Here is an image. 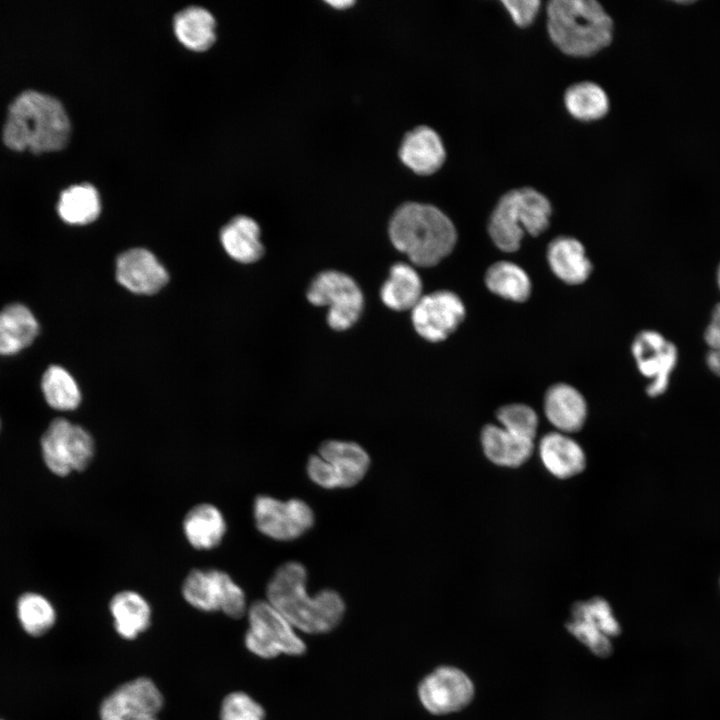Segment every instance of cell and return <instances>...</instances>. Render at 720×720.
Returning <instances> with one entry per match:
<instances>
[{
    "label": "cell",
    "mask_w": 720,
    "mask_h": 720,
    "mask_svg": "<svg viewBox=\"0 0 720 720\" xmlns=\"http://www.w3.org/2000/svg\"><path fill=\"white\" fill-rule=\"evenodd\" d=\"M307 571L296 561L280 565L266 586L267 601L294 627L309 634L328 633L343 619L345 604L334 590L310 597Z\"/></svg>",
    "instance_id": "6da1fadb"
},
{
    "label": "cell",
    "mask_w": 720,
    "mask_h": 720,
    "mask_svg": "<svg viewBox=\"0 0 720 720\" xmlns=\"http://www.w3.org/2000/svg\"><path fill=\"white\" fill-rule=\"evenodd\" d=\"M69 117L59 100L34 90L18 95L10 104L3 127L5 145L33 153L62 149L70 136Z\"/></svg>",
    "instance_id": "7a4b0ae2"
},
{
    "label": "cell",
    "mask_w": 720,
    "mask_h": 720,
    "mask_svg": "<svg viewBox=\"0 0 720 720\" xmlns=\"http://www.w3.org/2000/svg\"><path fill=\"white\" fill-rule=\"evenodd\" d=\"M393 245L412 263L431 267L453 250L457 233L440 209L430 204L405 203L393 214L389 224Z\"/></svg>",
    "instance_id": "3957f363"
},
{
    "label": "cell",
    "mask_w": 720,
    "mask_h": 720,
    "mask_svg": "<svg viewBox=\"0 0 720 720\" xmlns=\"http://www.w3.org/2000/svg\"><path fill=\"white\" fill-rule=\"evenodd\" d=\"M546 12L549 37L568 56H592L612 41L613 21L597 1L553 0Z\"/></svg>",
    "instance_id": "277c9868"
},
{
    "label": "cell",
    "mask_w": 720,
    "mask_h": 720,
    "mask_svg": "<svg viewBox=\"0 0 720 720\" xmlns=\"http://www.w3.org/2000/svg\"><path fill=\"white\" fill-rule=\"evenodd\" d=\"M551 213L549 200L539 191L530 187L513 189L496 204L488 232L500 250L514 252L526 233L538 236L548 228Z\"/></svg>",
    "instance_id": "5b68a950"
},
{
    "label": "cell",
    "mask_w": 720,
    "mask_h": 720,
    "mask_svg": "<svg viewBox=\"0 0 720 720\" xmlns=\"http://www.w3.org/2000/svg\"><path fill=\"white\" fill-rule=\"evenodd\" d=\"M370 457L366 450L352 441L326 440L318 453L307 462L311 481L325 489L350 488L366 475Z\"/></svg>",
    "instance_id": "8992f818"
},
{
    "label": "cell",
    "mask_w": 720,
    "mask_h": 720,
    "mask_svg": "<svg viewBox=\"0 0 720 720\" xmlns=\"http://www.w3.org/2000/svg\"><path fill=\"white\" fill-rule=\"evenodd\" d=\"M244 644L252 654L272 659L281 654L299 656L306 645L294 627L267 600L254 601L247 610Z\"/></svg>",
    "instance_id": "52a82bcc"
},
{
    "label": "cell",
    "mask_w": 720,
    "mask_h": 720,
    "mask_svg": "<svg viewBox=\"0 0 720 720\" xmlns=\"http://www.w3.org/2000/svg\"><path fill=\"white\" fill-rule=\"evenodd\" d=\"M181 594L197 610L222 612L232 619L242 618L248 610L244 590L217 568L191 570L184 578Z\"/></svg>",
    "instance_id": "ba28073f"
},
{
    "label": "cell",
    "mask_w": 720,
    "mask_h": 720,
    "mask_svg": "<svg viewBox=\"0 0 720 720\" xmlns=\"http://www.w3.org/2000/svg\"><path fill=\"white\" fill-rule=\"evenodd\" d=\"M41 449L48 469L64 477L90 465L95 455V440L82 426L56 418L42 435Z\"/></svg>",
    "instance_id": "9c48e42d"
},
{
    "label": "cell",
    "mask_w": 720,
    "mask_h": 720,
    "mask_svg": "<svg viewBox=\"0 0 720 720\" xmlns=\"http://www.w3.org/2000/svg\"><path fill=\"white\" fill-rule=\"evenodd\" d=\"M310 303L328 307L327 321L335 330L350 328L360 317L364 299L357 283L339 271L319 273L307 290Z\"/></svg>",
    "instance_id": "30bf717a"
},
{
    "label": "cell",
    "mask_w": 720,
    "mask_h": 720,
    "mask_svg": "<svg viewBox=\"0 0 720 720\" xmlns=\"http://www.w3.org/2000/svg\"><path fill=\"white\" fill-rule=\"evenodd\" d=\"M253 517L257 530L276 541L301 537L315 521L313 510L303 500L292 498L282 501L269 495L255 497Z\"/></svg>",
    "instance_id": "8fae6325"
},
{
    "label": "cell",
    "mask_w": 720,
    "mask_h": 720,
    "mask_svg": "<svg viewBox=\"0 0 720 720\" xmlns=\"http://www.w3.org/2000/svg\"><path fill=\"white\" fill-rule=\"evenodd\" d=\"M164 697L155 682L148 677L127 681L100 704V720H159Z\"/></svg>",
    "instance_id": "7c38bea8"
},
{
    "label": "cell",
    "mask_w": 720,
    "mask_h": 720,
    "mask_svg": "<svg viewBox=\"0 0 720 720\" xmlns=\"http://www.w3.org/2000/svg\"><path fill=\"white\" fill-rule=\"evenodd\" d=\"M632 355L639 372L649 379L647 395L665 393L679 359L676 345L657 331L643 330L632 342Z\"/></svg>",
    "instance_id": "4fadbf2b"
},
{
    "label": "cell",
    "mask_w": 720,
    "mask_h": 720,
    "mask_svg": "<svg viewBox=\"0 0 720 720\" xmlns=\"http://www.w3.org/2000/svg\"><path fill=\"white\" fill-rule=\"evenodd\" d=\"M418 695L427 711L444 715L466 707L473 699L474 686L471 679L460 669L441 666L421 681Z\"/></svg>",
    "instance_id": "5bb4252c"
},
{
    "label": "cell",
    "mask_w": 720,
    "mask_h": 720,
    "mask_svg": "<svg viewBox=\"0 0 720 720\" xmlns=\"http://www.w3.org/2000/svg\"><path fill=\"white\" fill-rule=\"evenodd\" d=\"M411 311L415 330L431 342L446 339L465 318L463 302L447 290L423 295Z\"/></svg>",
    "instance_id": "9a60e30c"
},
{
    "label": "cell",
    "mask_w": 720,
    "mask_h": 720,
    "mask_svg": "<svg viewBox=\"0 0 720 720\" xmlns=\"http://www.w3.org/2000/svg\"><path fill=\"white\" fill-rule=\"evenodd\" d=\"M168 273L157 258L144 248L120 254L116 261V279L137 294H153L168 282Z\"/></svg>",
    "instance_id": "2e32d148"
},
{
    "label": "cell",
    "mask_w": 720,
    "mask_h": 720,
    "mask_svg": "<svg viewBox=\"0 0 720 720\" xmlns=\"http://www.w3.org/2000/svg\"><path fill=\"white\" fill-rule=\"evenodd\" d=\"M399 157L413 172L430 175L442 167L446 159V151L436 131L428 126H419L403 138Z\"/></svg>",
    "instance_id": "e0dca14e"
},
{
    "label": "cell",
    "mask_w": 720,
    "mask_h": 720,
    "mask_svg": "<svg viewBox=\"0 0 720 720\" xmlns=\"http://www.w3.org/2000/svg\"><path fill=\"white\" fill-rule=\"evenodd\" d=\"M544 411L549 422L559 432L568 434L583 427L587 405L584 397L573 386L557 383L545 394Z\"/></svg>",
    "instance_id": "ac0fdd59"
},
{
    "label": "cell",
    "mask_w": 720,
    "mask_h": 720,
    "mask_svg": "<svg viewBox=\"0 0 720 720\" xmlns=\"http://www.w3.org/2000/svg\"><path fill=\"white\" fill-rule=\"evenodd\" d=\"M182 529L187 542L196 550L208 551L219 546L227 531L222 511L212 503H198L185 514Z\"/></svg>",
    "instance_id": "d6986e66"
},
{
    "label": "cell",
    "mask_w": 720,
    "mask_h": 720,
    "mask_svg": "<svg viewBox=\"0 0 720 720\" xmlns=\"http://www.w3.org/2000/svg\"><path fill=\"white\" fill-rule=\"evenodd\" d=\"M538 451L545 468L557 478L573 477L585 468L583 449L565 433H547L541 438Z\"/></svg>",
    "instance_id": "ffe728a7"
},
{
    "label": "cell",
    "mask_w": 720,
    "mask_h": 720,
    "mask_svg": "<svg viewBox=\"0 0 720 720\" xmlns=\"http://www.w3.org/2000/svg\"><path fill=\"white\" fill-rule=\"evenodd\" d=\"M116 633L134 640L151 626L152 609L146 598L134 590L115 593L108 605Z\"/></svg>",
    "instance_id": "44dd1931"
},
{
    "label": "cell",
    "mask_w": 720,
    "mask_h": 720,
    "mask_svg": "<svg viewBox=\"0 0 720 720\" xmlns=\"http://www.w3.org/2000/svg\"><path fill=\"white\" fill-rule=\"evenodd\" d=\"M547 260L552 272L567 284L583 283L592 271L584 246L568 236H560L550 242Z\"/></svg>",
    "instance_id": "7402d4cb"
},
{
    "label": "cell",
    "mask_w": 720,
    "mask_h": 720,
    "mask_svg": "<svg viewBox=\"0 0 720 720\" xmlns=\"http://www.w3.org/2000/svg\"><path fill=\"white\" fill-rule=\"evenodd\" d=\"M483 452L492 463L504 467L524 464L534 450L533 441L512 435L500 425L487 424L481 431Z\"/></svg>",
    "instance_id": "603a6c76"
},
{
    "label": "cell",
    "mask_w": 720,
    "mask_h": 720,
    "mask_svg": "<svg viewBox=\"0 0 720 720\" xmlns=\"http://www.w3.org/2000/svg\"><path fill=\"white\" fill-rule=\"evenodd\" d=\"M38 331V322L25 305L6 306L0 311V355H13L28 347Z\"/></svg>",
    "instance_id": "cb8c5ba5"
},
{
    "label": "cell",
    "mask_w": 720,
    "mask_h": 720,
    "mask_svg": "<svg viewBox=\"0 0 720 720\" xmlns=\"http://www.w3.org/2000/svg\"><path fill=\"white\" fill-rule=\"evenodd\" d=\"M220 240L227 254L241 263L255 262L264 253L260 228L248 216L239 215L227 223L221 230Z\"/></svg>",
    "instance_id": "d4e9b609"
},
{
    "label": "cell",
    "mask_w": 720,
    "mask_h": 720,
    "mask_svg": "<svg viewBox=\"0 0 720 720\" xmlns=\"http://www.w3.org/2000/svg\"><path fill=\"white\" fill-rule=\"evenodd\" d=\"M380 296L393 310H412L423 296L421 278L411 265L396 263L391 267Z\"/></svg>",
    "instance_id": "484cf974"
},
{
    "label": "cell",
    "mask_w": 720,
    "mask_h": 720,
    "mask_svg": "<svg viewBox=\"0 0 720 720\" xmlns=\"http://www.w3.org/2000/svg\"><path fill=\"white\" fill-rule=\"evenodd\" d=\"M215 26L213 15L197 6L180 11L174 18L176 37L185 47L194 51H204L212 46Z\"/></svg>",
    "instance_id": "4316f807"
},
{
    "label": "cell",
    "mask_w": 720,
    "mask_h": 720,
    "mask_svg": "<svg viewBox=\"0 0 720 720\" xmlns=\"http://www.w3.org/2000/svg\"><path fill=\"white\" fill-rule=\"evenodd\" d=\"M567 112L576 120H600L609 111V98L599 85L584 81L571 85L564 94Z\"/></svg>",
    "instance_id": "83f0119b"
},
{
    "label": "cell",
    "mask_w": 720,
    "mask_h": 720,
    "mask_svg": "<svg viewBox=\"0 0 720 720\" xmlns=\"http://www.w3.org/2000/svg\"><path fill=\"white\" fill-rule=\"evenodd\" d=\"M57 210L62 220L69 224L91 223L101 211L99 194L91 184L73 185L61 193Z\"/></svg>",
    "instance_id": "f1b7e54d"
},
{
    "label": "cell",
    "mask_w": 720,
    "mask_h": 720,
    "mask_svg": "<svg viewBox=\"0 0 720 720\" xmlns=\"http://www.w3.org/2000/svg\"><path fill=\"white\" fill-rule=\"evenodd\" d=\"M485 283L492 293L515 302L527 300L531 293V282L527 273L509 261L492 264L486 272Z\"/></svg>",
    "instance_id": "f546056e"
},
{
    "label": "cell",
    "mask_w": 720,
    "mask_h": 720,
    "mask_svg": "<svg viewBox=\"0 0 720 720\" xmlns=\"http://www.w3.org/2000/svg\"><path fill=\"white\" fill-rule=\"evenodd\" d=\"M41 387L48 405L55 410L71 411L81 402V392L69 372L57 365L47 368Z\"/></svg>",
    "instance_id": "4dcf8cb0"
},
{
    "label": "cell",
    "mask_w": 720,
    "mask_h": 720,
    "mask_svg": "<svg viewBox=\"0 0 720 720\" xmlns=\"http://www.w3.org/2000/svg\"><path fill=\"white\" fill-rule=\"evenodd\" d=\"M17 615L22 628L33 637L47 633L56 622L53 605L44 596L28 592L17 601Z\"/></svg>",
    "instance_id": "1f68e13d"
},
{
    "label": "cell",
    "mask_w": 720,
    "mask_h": 720,
    "mask_svg": "<svg viewBox=\"0 0 720 720\" xmlns=\"http://www.w3.org/2000/svg\"><path fill=\"white\" fill-rule=\"evenodd\" d=\"M571 615L572 619L581 621L593 631L607 637H616L621 632L609 603L601 597L576 602Z\"/></svg>",
    "instance_id": "d6a6232c"
},
{
    "label": "cell",
    "mask_w": 720,
    "mask_h": 720,
    "mask_svg": "<svg viewBox=\"0 0 720 720\" xmlns=\"http://www.w3.org/2000/svg\"><path fill=\"white\" fill-rule=\"evenodd\" d=\"M499 425L512 435L533 441L537 432L538 417L535 411L520 403L500 407L496 412Z\"/></svg>",
    "instance_id": "836d02e7"
},
{
    "label": "cell",
    "mask_w": 720,
    "mask_h": 720,
    "mask_svg": "<svg viewBox=\"0 0 720 720\" xmlns=\"http://www.w3.org/2000/svg\"><path fill=\"white\" fill-rule=\"evenodd\" d=\"M220 720H265L264 708L243 691L230 692L222 699Z\"/></svg>",
    "instance_id": "e575fe53"
},
{
    "label": "cell",
    "mask_w": 720,
    "mask_h": 720,
    "mask_svg": "<svg viewBox=\"0 0 720 720\" xmlns=\"http://www.w3.org/2000/svg\"><path fill=\"white\" fill-rule=\"evenodd\" d=\"M568 631L583 643L592 653L599 657H607L611 654L613 647L609 637L597 633L581 621L571 619L566 624Z\"/></svg>",
    "instance_id": "d590c367"
},
{
    "label": "cell",
    "mask_w": 720,
    "mask_h": 720,
    "mask_svg": "<svg viewBox=\"0 0 720 720\" xmlns=\"http://www.w3.org/2000/svg\"><path fill=\"white\" fill-rule=\"evenodd\" d=\"M503 6L518 27H527L533 23L540 9L538 0H505Z\"/></svg>",
    "instance_id": "8d00e7d4"
},
{
    "label": "cell",
    "mask_w": 720,
    "mask_h": 720,
    "mask_svg": "<svg viewBox=\"0 0 720 720\" xmlns=\"http://www.w3.org/2000/svg\"><path fill=\"white\" fill-rule=\"evenodd\" d=\"M708 350L720 351V302L711 311L709 322L703 334Z\"/></svg>",
    "instance_id": "74e56055"
},
{
    "label": "cell",
    "mask_w": 720,
    "mask_h": 720,
    "mask_svg": "<svg viewBox=\"0 0 720 720\" xmlns=\"http://www.w3.org/2000/svg\"><path fill=\"white\" fill-rule=\"evenodd\" d=\"M705 363L707 368L717 377L720 378V351L707 350L705 355Z\"/></svg>",
    "instance_id": "f35d334b"
},
{
    "label": "cell",
    "mask_w": 720,
    "mask_h": 720,
    "mask_svg": "<svg viewBox=\"0 0 720 720\" xmlns=\"http://www.w3.org/2000/svg\"><path fill=\"white\" fill-rule=\"evenodd\" d=\"M327 3H329L332 7L337 8V9H343V8L345 9V8H348V7H350L351 5L354 4L353 1H348V0H344V1H340V0H337V1H329V2H327Z\"/></svg>",
    "instance_id": "ab89813d"
},
{
    "label": "cell",
    "mask_w": 720,
    "mask_h": 720,
    "mask_svg": "<svg viewBox=\"0 0 720 720\" xmlns=\"http://www.w3.org/2000/svg\"><path fill=\"white\" fill-rule=\"evenodd\" d=\"M716 282H717L718 288L720 290V263L718 264L717 271H716Z\"/></svg>",
    "instance_id": "60d3db41"
},
{
    "label": "cell",
    "mask_w": 720,
    "mask_h": 720,
    "mask_svg": "<svg viewBox=\"0 0 720 720\" xmlns=\"http://www.w3.org/2000/svg\"><path fill=\"white\" fill-rule=\"evenodd\" d=\"M0 720H3V719H0Z\"/></svg>",
    "instance_id": "b9f144b4"
}]
</instances>
